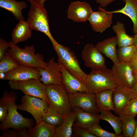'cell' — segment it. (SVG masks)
<instances>
[{
	"label": "cell",
	"mask_w": 137,
	"mask_h": 137,
	"mask_svg": "<svg viewBox=\"0 0 137 137\" xmlns=\"http://www.w3.org/2000/svg\"><path fill=\"white\" fill-rule=\"evenodd\" d=\"M115 89L104 90L95 94L96 106L100 111L114 110L112 95Z\"/></svg>",
	"instance_id": "cell-23"
},
{
	"label": "cell",
	"mask_w": 137,
	"mask_h": 137,
	"mask_svg": "<svg viewBox=\"0 0 137 137\" xmlns=\"http://www.w3.org/2000/svg\"><path fill=\"white\" fill-rule=\"evenodd\" d=\"M21 104L17 105L18 109L30 113L37 125L42 120V116L46 112L48 105L43 99L34 96L25 95L21 98Z\"/></svg>",
	"instance_id": "cell-8"
},
{
	"label": "cell",
	"mask_w": 137,
	"mask_h": 137,
	"mask_svg": "<svg viewBox=\"0 0 137 137\" xmlns=\"http://www.w3.org/2000/svg\"><path fill=\"white\" fill-rule=\"evenodd\" d=\"M20 65L6 52L0 60V76Z\"/></svg>",
	"instance_id": "cell-30"
},
{
	"label": "cell",
	"mask_w": 137,
	"mask_h": 137,
	"mask_svg": "<svg viewBox=\"0 0 137 137\" xmlns=\"http://www.w3.org/2000/svg\"><path fill=\"white\" fill-rule=\"evenodd\" d=\"M27 7L25 1L18 2L15 0H0V7L10 12L19 21L24 20L22 10Z\"/></svg>",
	"instance_id": "cell-25"
},
{
	"label": "cell",
	"mask_w": 137,
	"mask_h": 137,
	"mask_svg": "<svg viewBox=\"0 0 137 137\" xmlns=\"http://www.w3.org/2000/svg\"><path fill=\"white\" fill-rule=\"evenodd\" d=\"M121 113L135 117L137 115V98L135 97L131 99Z\"/></svg>",
	"instance_id": "cell-34"
},
{
	"label": "cell",
	"mask_w": 137,
	"mask_h": 137,
	"mask_svg": "<svg viewBox=\"0 0 137 137\" xmlns=\"http://www.w3.org/2000/svg\"><path fill=\"white\" fill-rule=\"evenodd\" d=\"M81 57L87 67L91 69L107 68L105 58L93 44H87L85 46Z\"/></svg>",
	"instance_id": "cell-12"
},
{
	"label": "cell",
	"mask_w": 137,
	"mask_h": 137,
	"mask_svg": "<svg viewBox=\"0 0 137 137\" xmlns=\"http://www.w3.org/2000/svg\"><path fill=\"white\" fill-rule=\"evenodd\" d=\"M129 63L136 80L137 79V48Z\"/></svg>",
	"instance_id": "cell-37"
},
{
	"label": "cell",
	"mask_w": 137,
	"mask_h": 137,
	"mask_svg": "<svg viewBox=\"0 0 137 137\" xmlns=\"http://www.w3.org/2000/svg\"><path fill=\"white\" fill-rule=\"evenodd\" d=\"M135 97V93L132 89L123 85H118L114 89L112 95L114 112L119 115L129 102Z\"/></svg>",
	"instance_id": "cell-14"
},
{
	"label": "cell",
	"mask_w": 137,
	"mask_h": 137,
	"mask_svg": "<svg viewBox=\"0 0 137 137\" xmlns=\"http://www.w3.org/2000/svg\"><path fill=\"white\" fill-rule=\"evenodd\" d=\"M132 89L135 93L136 96H137V79Z\"/></svg>",
	"instance_id": "cell-42"
},
{
	"label": "cell",
	"mask_w": 137,
	"mask_h": 137,
	"mask_svg": "<svg viewBox=\"0 0 137 137\" xmlns=\"http://www.w3.org/2000/svg\"><path fill=\"white\" fill-rule=\"evenodd\" d=\"M123 137H133L136 125L135 117L121 113L119 115Z\"/></svg>",
	"instance_id": "cell-27"
},
{
	"label": "cell",
	"mask_w": 137,
	"mask_h": 137,
	"mask_svg": "<svg viewBox=\"0 0 137 137\" xmlns=\"http://www.w3.org/2000/svg\"><path fill=\"white\" fill-rule=\"evenodd\" d=\"M68 94L72 108L76 107L86 112L100 113L96 106L95 94L83 92L68 93Z\"/></svg>",
	"instance_id": "cell-10"
},
{
	"label": "cell",
	"mask_w": 137,
	"mask_h": 137,
	"mask_svg": "<svg viewBox=\"0 0 137 137\" xmlns=\"http://www.w3.org/2000/svg\"><path fill=\"white\" fill-rule=\"evenodd\" d=\"M3 131L0 137H28L26 128L21 129L13 128Z\"/></svg>",
	"instance_id": "cell-33"
},
{
	"label": "cell",
	"mask_w": 137,
	"mask_h": 137,
	"mask_svg": "<svg viewBox=\"0 0 137 137\" xmlns=\"http://www.w3.org/2000/svg\"><path fill=\"white\" fill-rule=\"evenodd\" d=\"M72 131L78 137H97L87 129L73 127Z\"/></svg>",
	"instance_id": "cell-35"
},
{
	"label": "cell",
	"mask_w": 137,
	"mask_h": 137,
	"mask_svg": "<svg viewBox=\"0 0 137 137\" xmlns=\"http://www.w3.org/2000/svg\"><path fill=\"white\" fill-rule=\"evenodd\" d=\"M111 71L113 79L118 85L133 89L136 80L129 62L119 61L113 64Z\"/></svg>",
	"instance_id": "cell-9"
},
{
	"label": "cell",
	"mask_w": 137,
	"mask_h": 137,
	"mask_svg": "<svg viewBox=\"0 0 137 137\" xmlns=\"http://www.w3.org/2000/svg\"><path fill=\"white\" fill-rule=\"evenodd\" d=\"M59 64L62 74V85L68 93L89 92L84 82L72 74L62 65Z\"/></svg>",
	"instance_id": "cell-17"
},
{
	"label": "cell",
	"mask_w": 137,
	"mask_h": 137,
	"mask_svg": "<svg viewBox=\"0 0 137 137\" xmlns=\"http://www.w3.org/2000/svg\"><path fill=\"white\" fill-rule=\"evenodd\" d=\"M9 43L10 48L7 52L20 65L35 68H45L47 67V62L44 61L43 55L35 54L33 45L26 46L21 48L12 41Z\"/></svg>",
	"instance_id": "cell-2"
},
{
	"label": "cell",
	"mask_w": 137,
	"mask_h": 137,
	"mask_svg": "<svg viewBox=\"0 0 137 137\" xmlns=\"http://www.w3.org/2000/svg\"><path fill=\"white\" fill-rule=\"evenodd\" d=\"M9 85L11 89L20 90L25 95L40 98L49 104L45 85L39 79L32 78L23 81H9Z\"/></svg>",
	"instance_id": "cell-7"
},
{
	"label": "cell",
	"mask_w": 137,
	"mask_h": 137,
	"mask_svg": "<svg viewBox=\"0 0 137 137\" xmlns=\"http://www.w3.org/2000/svg\"><path fill=\"white\" fill-rule=\"evenodd\" d=\"M20 1L28 0L30 2H35L40 4L44 5L45 2L47 0H19Z\"/></svg>",
	"instance_id": "cell-40"
},
{
	"label": "cell",
	"mask_w": 137,
	"mask_h": 137,
	"mask_svg": "<svg viewBox=\"0 0 137 137\" xmlns=\"http://www.w3.org/2000/svg\"><path fill=\"white\" fill-rule=\"evenodd\" d=\"M93 11L88 3L79 1H74L69 6L67 11V18L74 22H85Z\"/></svg>",
	"instance_id": "cell-15"
},
{
	"label": "cell",
	"mask_w": 137,
	"mask_h": 137,
	"mask_svg": "<svg viewBox=\"0 0 137 137\" xmlns=\"http://www.w3.org/2000/svg\"><path fill=\"white\" fill-rule=\"evenodd\" d=\"M30 2L31 6L26 21L32 30L44 33L48 37L52 44L57 42L50 32L48 16L44 5L33 2Z\"/></svg>",
	"instance_id": "cell-5"
},
{
	"label": "cell",
	"mask_w": 137,
	"mask_h": 137,
	"mask_svg": "<svg viewBox=\"0 0 137 137\" xmlns=\"http://www.w3.org/2000/svg\"><path fill=\"white\" fill-rule=\"evenodd\" d=\"M76 119V114L73 110L65 115L61 124L56 127L57 137H71L73 127Z\"/></svg>",
	"instance_id": "cell-24"
},
{
	"label": "cell",
	"mask_w": 137,
	"mask_h": 137,
	"mask_svg": "<svg viewBox=\"0 0 137 137\" xmlns=\"http://www.w3.org/2000/svg\"><path fill=\"white\" fill-rule=\"evenodd\" d=\"M133 44L137 48V33L135 34L133 37Z\"/></svg>",
	"instance_id": "cell-41"
},
{
	"label": "cell",
	"mask_w": 137,
	"mask_h": 137,
	"mask_svg": "<svg viewBox=\"0 0 137 137\" xmlns=\"http://www.w3.org/2000/svg\"></svg>",
	"instance_id": "cell-45"
},
{
	"label": "cell",
	"mask_w": 137,
	"mask_h": 137,
	"mask_svg": "<svg viewBox=\"0 0 137 137\" xmlns=\"http://www.w3.org/2000/svg\"><path fill=\"white\" fill-rule=\"evenodd\" d=\"M45 86L49 104L55 110L64 115L72 111L68 93L62 85L50 84Z\"/></svg>",
	"instance_id": "cell-6"
},
{
	"label": "cell",
	"mask_w": 137,
	"mask_h": 137,
	"mask_svg": "<svg viewBox=\"0 0 137 137\" xmlns=\"http://www.w3.org/2000/svg\"><path fill=\"white\" fill-rule=\"evenodd\" d=\"M112 14H108L99 10L93 11L88 18L92 28L94 31L102 33L109 27L113 23Z\"/></svg>",
	"instance_id": "cell-16"
},
{
	"label": "cell",
	"mask_w": 137,
	"mask_h": 137,
	"mask_svg": "<svg viewBox=\"0 0 137 137\" xmlns=\"http://www.w3.org/2000/svg\"><path fill=\"white\" fill-rule=\"evenodd\" d=\"M10 43L2 38L0 39V60L3 57L8 48L10 47Z\"/></svg>",
	"instance_id": "cell-36"
},
{
	"label": "cell",
	"mask_w": 137,
	"mask_h": 137,
	"mask_svg": "<svg viewBox=\"0 0 137 137\" xmlns=\"http://www.w3.org/2000/svg\"><path fill=\"white\" fill-rule=\"evenodd\" d=\"M136 49L137 48L134 44L117 49L119 62H130Z\"/></svg>",
	"instance_id": "cell-31"
},
{
	"label": "cell",
	"mask_w": 137,
	"mask_h": 137,
	"mask_svg": "<svg viewBox=\"0 0 137 137\" xmlns=\"http://www.w3.org/2000/svg\"><path fill=\"white\" fill-rule=\"evenodd\" d=\"M40 77L37 68L20 65L4 74L0 78L9 81H23L32 78L39 80Z\"/></svg>",
	"instance_id": "cell-13"
},
{
	"label": "cell",
	"mask_w": 137,
	"mask_h": 137,
	"mask_svg": "<svg viewBox=\"0 0 137 137\" xmlns=\"http://www.w3.org/2000/svg\"><path fill=\"white\" fill-rule=\"evenodd\" d=\"M65 115L60 113L49 104L42 119L46 123L56 127L61 124Z\"/></svg>",
	"instance_id": "cell-28"
},
{
	"label": "cell",
	"mask_w": 137,
	"mask_h": 137,
	"mask_svg": "<svg viewBox=\"0 0 137 137\" xmlns=\"http://www.w3.org/2000/svg\"><path fill=\"white\" fill-rule=\"evenodd\" d=\"M85 83L88 92L95 94L104 90L114 89L118 86L113 79L111 70L107 68L92 69Z\"/></svg>",
	"instance_id": "cell-3"
},
{
	"label": "cell",
	"mask_w": 137,
	"mask_h": 137,
	"mask_svg": "<svg viewBox=\"0 0 137 137\" xmlns=\"http://www.w3.org/2000/svg\"><path fill=\"white\" fill-rule=\"evenodd\" d=\"M112 28L116 35L118 48L133 44V37L127 33L123 23L117 21L116 24L113 25Z\"/></svg>",
	"instance_id": "cell-26"
},
{
	"label": "cell",
	"mask_w": 137,
	"mask_h": 137,
	"mask_svg": "<svg viewBox=\"0 0 137 137\" xmlns=\"http://www.w3.org/2000/svg\"><path fill=\"white\" fill-rule=\"evenodd\" d=\"M52 44L58 56V63L85 83L88 74L82 70L74 52L68 47L59 44L57 42Z\"/></svg>",
	"instance_id": "cell-4"
},
{
	"label": "cell",
	"mask_w": 137,
	"mask_h": 137,
	"mask_svg": "<svg viewBox=\"0 0 137 137\" xmlns=\"http://www.w3.org/2000/svg\"><path fill=\"white\" fill-rule=\"evenodd\" d=\"M76 114V119L73 127L87 129L93 125L99 124L100 119L99 114L85 111L81 108L76 107L72 108Z\"/></svg>",
	"instance_id": "cell-18"
},
{
	"label": "cell",
	"mask_w": 137,
	"mask_h": 137,
	"mask_svg": "<svg viewBox=\"0 0 137 137\" xmlns=\"http://www.w3.org/2000/svg\"><path fill=\"white\" fill-rule=\"evenodd\" d=\"M32 30L26 21H20L11 33L12 42L16 44L26 41L31 37Z\"/></svg>",
	"instance_id": "cell-21"
},
{
	"label": "cell",
	"mask_w": 137,
	"mask_h": 137,
	"mask_svg": "<svg viewBox=\"0 0 137 137\" xmlns=\"http://www.w3.org/2000/svg\"><path fill=\"white\" fill-rule=\"evenodd\" d=\"M17 98L14 92L5 91L0 99V104L6 105L8 109L7 117L0 125V129L3 131L10 128L21 129L33 127L35 122L33 119L23 117L18 111L16 104Z\"/></svg>",
	"instance_id": "cell-1"
},
{
	"label": "cell",
	"mask_w": 137,
	"mask_h": 137,
	"mask_svg": "<svg viewBox=\"0 0 137 137\" xmlns=\"http://www.w3.org/2000/svg\"><path fill=\"white\" fill-rule=\"evenodd\" d=\"M117 39L116 36L98 42L95 46L101 53L110 59L113 64H115L119 62L117 53Z\"/></svg>",
	"instance_id": "cell-19"
},
{
	"label": "cell",
	"mask_w": 137,
	"mask_h": 137,
	"mask_svg": "<svg viewBox=\"0 0 137 137\" xmlns=\"http://www.w3.org/2000/svg\"><path fill=\"white\" fill-rule=\"evenodd\" d=\"M37 68L41 75L39 80L44 85H62V74L60 65L55 61L54 58H52L49 60L45 68Z\"/></svg>",
	"instance_id": "cell-11"
},
{
	"label": "cell",
	"mask_w": 137,
	"mask_h": 137,
	"mask_svg": "<svg viewBox=\"0 0 137 137\" xmlns=\"http://www.w3.org/2000/svg\"><path fill=\"white\" fill-rule=\"evenodd\" d=\"M125 3V6L122 8L112 11H106L105 9L99 6L98 9L108 14L121 13L129 17L131 20L133 24V32L137 33V0H122Z\"/></svg>",
	"instance_id": "cell-20"
},
{
	"label": "cell",
	"mask_w": 137,
	"mask_h": 137,
	"mask_svg": "<svg viewBox=\"0 0 137 137\" xmlns=\"http://www.w3.org/2000/svg\"><path fill=\"white\" fill-rule=\"evenodd\" d=\"M136 97L137 98V96H136Z\"/></svg>",
	"instance_id": "cell-44"
},
{
	"label": "cell",
	"mask_w": 137,
	"mask_h": 137,
	"mask_svg": "<svg viewBox=\"0 0 137 137\" xmlns=\"http://www.w3.org/2000/svg\"><path fill=\"white\" fill-rule=\"evenodd\" d=\"M110 110H104L100 111L99 115L100 119L107 121L111 125L115 133L117 134H122L121 124L119 117L113 114Z\"/></svg>",
	"instance_id": "cell-29"
},
{
	"label": "cell",
	"mask_w": 137,
	"mask_h": 137,
	"mask_svg": "<svg viewBox=\"0 0 137 137\" xmlns=\"http://www.w3.org/2000/svg\"><path fill=\"white\" fill-rule=\"evenodd\" d=\"M8 114V109L5 105L0 104V121L2 123L6 119Z\"/></svg>",
	"instance_id": "cell-38"
},
{
	"label": "cell",
	"mask_w": 137,
	"mask_h": 137,
	"mask_svg": "<svg viewBox=\"0 0 137 137\" xmlns=\"http://www.w3.org/2000/svg\"><path fill=\"white\" fill-rule=\"evenodd\" d=\"M56 126L42 120L35 126L28 128V137H57Z\"/></svg>",
	"instance_id": "cell-22"
},
{
	"label": "cell",
	"mask_w": 137,
	"mask_h": 137,
	"mask_svg": "<svg viewBox=\"0 0 137 137\" xmlns=\"http://www.w3.org/2000/svg\"><path fill=\"white\" fill-rule=\"evenodd\" d=\"M115 0H96V2L100 4V6L105 8Z\"/></svg>",
	"instance_id": "cell-39"
},
{
	"label": "cell",
	"mask_w": 137,
	"mask_h": 137,
	"mask_svg": "<svg viewBox=\"0 0 137 137\" xmlns=\"http://www.w3.org/2000/svg\"><path fill=\"white\" fill-rule=\"evenodd\" d=\"M136 125L133 137H137V120H136Z\"/></svg>",
	"instance_id": "cell-43"
},
{
	"label": "cell",
	"mask_w": 137,
	"mask_h": 137,
	"mask_svg": "<svg viewBox=\"0 0 137 137\" xmlns=\"http://www.w3.org/2000/svg\"><path fill=\"white\" fill-rule=\"evenodd\" d=\"M97 137H122V134H117L115 133H110L103 129L99 124H95L87 129Z\"/></svg>",
	"instance_id": "cell-32"
}]
</instances>
